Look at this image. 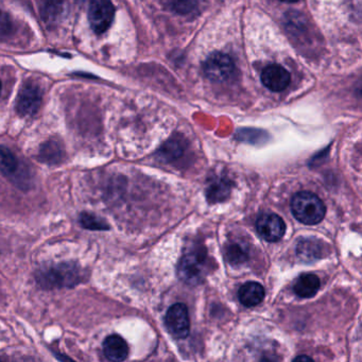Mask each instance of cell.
Masks as SVG:
<instances>
[{"label": "cell", "mask_w": 362, "mask_h": 362, "mask_svg": "<svg viewBox=\"0 0 362 362\" xmlns=\"http://www.w3.org/2000/svg\"><path fill=\"white\" fill-rule=\"evenodd\" d=\"M207 257L206 253L201 248H195L193 251L187 252L179 264L180 279L189 285H197L201 283L205 273H206Z\"/></svg>", "instance_id": "3957f363"}, {"label": "cell", "mask_w": 362, "mask_h": 362, "mask_svg": "<svg viewBox=\"0 0 362 362\" xmlns=\"http://www.w3.org/2000/svg\"><path fill=\"white\" fill-rule=\"evenodd\" d=\"M12 21L10 19L9 15L5 12L0 11V37L7 36L11 33Z\"/></svg>", "instance_id": "7402d4cb"}, {"label": "cell", "mask_w": 362, "mask_h": 362, "mask_svg": "<svg viewBox=\"0 0 362 362\" xmlns=\"http://www.w3.org/2000/svg\"><path fill=\"white\" fill-rule=\"evenodd\" d=\"M63 148L54 140H49L43 144L40 149V154H39L41 162L49 164V165L61 163V160H63Z\"/></svg>", "instance_id": "2e32d148"}, {"label": "cell", "mask_w": 362, "mask_h": 362, "mask_svg": "<svg viewBox=\"0 0 362 362\" xmlns=\"http://www.w3.org/2000/svg\"><path fill=\"white\" fill-rule=\"evenodd\" d=\"M320 289V279L311 273L302 274L297 277L293 286L295 295L303 299H309L317 295Z\"/></svg>", "instance_id": "5bb4252c"}, {"label": "cell", "mask_w": 362, "mask_h": 362, "mask_svg": "<svg viewBox=\"0 0 362 362\" xmlns=\"http://www.w3.org/2000/svg\"><path fill=\"white\" fill-rule=\"evenodd\" d=\"M19 166V160L14 153L7 147L0 146V172L5 177H15Z\"/></svg>", "instance_id": "e0dca14e"}, {"label": "cell", "mask_w": 362, "mask_h": 362, "mask_svg": "<svg viewBox=\"0 0 362 362\" xmlns=\"http://www.w3.org/2000/svg\"><path fill=\"white\" fill-rule=\"evenodd\" d=\"M0 92H1V83H0Z\"/></svg>", "instance_id": "d4e9b609"}, {"label": "cell", "mask_w": 362, "mask_h": 362, "mask_svg": "<svg viewBox=\"0 0 362 362\" xmlns=\"http://www.w3.org/2000/svg\"><path fill=\"white\" fill-rule=\"evenodd\" d=\"M115 8L111 0H92L89 21L92 29L98 34L105 32L114 19Z\"/></svg>", "instance_id": "5b68a950"}, {"label": "cell", "mask_w": 362, "mask_h": 362, "mask_svg": "<svg viewBox=\"0 0 362 362\" xmlns=\"http://www.w3.org/2000/svg\"><path fill=\"white\" fill-rule=\"evenodd\" d=\"M103 352L111 361H123L128 357L129 346L123 337L111 334L103 342Z\"/></svg>", "instance_id": "30bf717a"}, {"label": "cell", "mask_w": 362, "mask_h": 362, "mask_svg": "<svg viewBox=\"0 0 362 362\" xmlns=\"http://www.w3.org/2000/svg\"><path fill=\"white\" fill-rule=\"evenodd\" d=\"M240 303L246 307H254L263 302L265 297V289L260 284L248 281L244 284L238 292Z\"/></svg>", "instance_id": "7c38bea8"}, {"label": "cell", "mask_w": 362, "mask_h": 362, "mask_svg": "<svg viewBox=\"0 0 362 362\" xmlns=\"http://www.w3.org/2000/svg\"><path fill=\"white\" fill-rule=\"evenodd\" d=\"M291 209L293 216L307 226L318 224L326 214L322 200L310 191L297 193L291 201Z\"/></svg>", "instance_id": "7a4b0ae2"}, {"label": "cell", "mask_w": 362, "mask_h": 362, "mask_svg": "<svg viewBox=\"0 0 362 362\" xmlns=\"http://www.w3.org/2000/svg\"><path fill=\"white\" fill-rule=\"evenodd\" d=\"M166 326L168 332L177 339H184L191 330L189 309L184 304L172 305L166 314Z\"/></svg>", "instance_id": "8992f818"}, {"label": "cell", "mask_w": 362, "mask_h": 362, "mask_svg": "<svg viewBox=\"0 0 362 362\" xmlns=\"http://www.w3.org/2000/svg\"><path fill=\"white\" fill-rule=\"evenodd\" d=\"M256 228L258 234L269 242H279L286 233V224L283 219L272 213L260 215L256 221Z\"/></svg>", "instance_id": "52a82bcc"}, {"label": "cell", "mask_w": 362, "mask_h": 362, "mask_svg": "<svg viewBox=\"0 0 362 362\" xmlns=\"http://www.w3.org/2000/svg\"><path fill=\"white\" fill-rule=\"evenodd\" d=\"M267 134L263 131L254 130V129H244V130L238 131V133H237V138H239L240 140L252 142V144L262 142L263 140H267Z\"/></svg>", "instance_id": "ffe728a7"}, {"label": "cell", "mask_w": 362, "mask_h": 362, "mask_svg": "<svg viewBox=\"0 0 362 362\" xmlns=\"http://www.w3.org/2000/svg\"><path fill=\"white\" fill-rule=\"evenodd\" d=\"M291 77L288 70L279 64L267 66L262 72V82L272 92H283L290 84Z\"/></svg>", "instance_id": "9c48e42d"}, {"label": "cell", "mask_w": 362, "mask_h": 362, "mask_svg": "<svg viewBox=\"0 0 362 362\" xmlns=\"http://www.w3.org/2000/svg\"><path fill=\"white\" fill-rule=\"evenodd\" d=\"M79 222L82 228L86 230L105 231L109 228V224L105 220L89 213H82L80 215Z\"/></svg>", "instance_id": "ac0fdd59"}, {"label": "cell", "mask_w": 362, "mask_h": 362, "mask_svg": "<svg viewBox=\"0 0 362 362\" xmlns=\"http://www.w3.org/2000/svg\"><path fill=\"white\" fill-rule=\"evenodd\" d=\"M281 1H284V3H297V1H299V0H281Z\"/></svg>", "instance_id": "cb8c5ba5"}, {"label": "cell", "mask_w": 362, "mask_h": 362, "mask_svg": "<svg viewBox=\"0 0 362 362\" xmlns=\"http://www.w3.org/2000/svg\"><path fill=\"white\" fill-rule=\"evenodd\" d=\"M234 61L228 54L214 52L204 63V72L211 81L223 83L228 81L235 74Z\"/></svg>", "instance_id": "277c9868"}, {"label": "cell", "mask_w": 362, "mask_h": 362, "mask_svg": "<svg viewBox=\"0 0 362 362\" xmlns=\"http://www.w3.org/2000/svg\"><path fill=\"white\" fill-rule=\"evenodd\" d=\"M295 360H311V358L306 357V356H301V357H297Z\"/></svg>", "instance_id": "603a6c76"}, {"label": "cell", "mask_w": 362, "mask_h": 362, "mask_svg": "<svg viewBox=\"0 0 362 362\" xmlns=\"http://www.w3.org/2000/svg\"><path fill=\"white\" fill-rule=\"evenodd\" d=\"M84 275L81 268L74 263H61L39 270L35 274L36 283L43 289L70 288L83 281Z\"/></svg>", "instance_id": "6da1fadb"}, {"label": "cell", "mask_w": 362, "mask_h": 362, "mask_svg": "<svg viewBox=\"0 0 362 362\" xmlns=\"http://www.w3.org/2000/svg\"><path fill=\"white\" fill-rule=\"evenodd\" d=\"M228 258L231 263L234 265H238V264L244 263L248 258V252L244 246L240 244H234L232 246H228Z\"/></svg>", "instance_id": "44dd1931"}, {"label": "cell", "mask_w": 362, "mask_h": 362, "mask_svg": "<svg viewBox=\"0 0 362 362\" xmlns=\"http://www.w3.org/2000/svg\"><path fill=\"white\" fill-rule=\"evenodd\" d=\"M323 244L316 238H305L297 246V255L304 263H311L322 257Z\"/></svg>", "instance_id": "4fadbf2b"}, {"label": "cell", "mask_w": 362, "mask_h": 362, "mask_svg": "<svg viewBox=\"0 0 362 362\" xmlns=\"http://www.w3.org/2000/svg\"><path fill=\"white\" fill-rule=\"evenodd\" d=\"M41 105H42V93L40 89L33 84L23 86L17 98V113L21 116H33L40 109Z\"/></svg>", "instance_id": "ba28073f"}, {"label": "cell", "mask_w": 362, "mask_h": 362, "mask_svg": "<svg viewBox=\"0 0 362 362\" xmlns=\"http://www.w3.org/2000/svg\"><path fill=\"white\" fill-rule=\"evenodd\" d=\"M166 5L179 14H189L198 7V0H165Z\"/></svg>", "instance_id": "d6986e66"}, {"label": "cell", "mask_w": 362, "mask_h": 362, "mask_svg": "<svg viewBox=\"0 0 362 362\" xmlns=\"http://www.w3.org/2000/svg\"><path fill=\"white\" fill-rule=\"evenodd\" d=\"M232 183L226 178H216L209 184L207 199L211 203L222 202L230 195Z\"/></svg>", "instance_id": "9a60e30c"}, {"label": "cell", "mask_w": 362, "mask_h": 362, "mask_svg": "<svg viewBox=\"0 0 362 362\" xmlns=\"http://www.w3.org/2000/svg\"><path fill=\"white\" fill-rule=\"evenodd\" d=\"M37 6L43 21L52 26L63 15L65 0H37Z\"/></svg>", "instance_id": "8fae6325"}]
</instances>
